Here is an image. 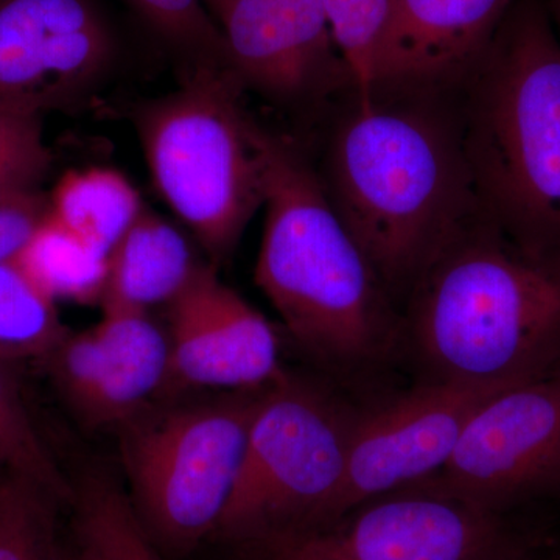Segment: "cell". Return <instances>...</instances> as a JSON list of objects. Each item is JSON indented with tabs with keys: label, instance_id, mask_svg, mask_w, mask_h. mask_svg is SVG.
<instances>
[{
	"label": "cell",
	"instance_id": "1",
	"mask_svg": "<svg viewBox=\"0 0 560 560\" xmlns=\"http://www.w3.org/2000/svg\"><path fill=\"white\" fill-rule=\"evenodd\" d=\"M396 92L357 97L331 138L324 186L394 304L481 212L458 114L425 92Z\"/></svg>",
	"mask_w": 560,
	"mask_h": 560
},
{
	"label": "cell",
	"instance_id": "2",
	"mask_svg": "<svg viewBox=\"0 0 560 560\" xmlns=\"http://www.w3.org/2000/svg\"><path fill=\"white\" fill-rule=\"evenodd\" d=\"M405 304L404 345L425 382L508 389L560 371V250L528 248L481 212Z\"/></svg>",
	"mask_w": 560,
	"mask_h": 560
},
{
	"label": "cell",
	"instance_id": "3",
	"mask_svg": "<svg viewBox=\"0 0 560 560\" xmlns=\"http://www.w3.org/2000/svg\"><path fill=\"white\" fill-rule=\"evenodd\" d=\"M264 238L257 287L298 346L323 366L355 374L404 346V319L323 183L282 140L261 132Z\"/></svg>",
	"mask_w": 560,
	"mask_h": 560
},
{
	"label": "cell",
	"instance_id": "4",
	"mask_svg": "<svg viewBox=\"0 0 560 560\" xmlns=\"http://www.w3.org/2000/svg\"><path fill=\"white\" fill-rule=\"evenodd\" d=\"M460 86L482 215L528 248L560 250V40L550 11L514 3Z\"/></svg>",
	"mask_w": 560,
	"mask_h": 560
},
{
	"label": "cell",
	"instance_id": "5",
	"mask_svg": "<svg viewBox=\"0 0 560 560\" xmlns=\"http://www.w3.org/2000/svg\"><path fill=\"white\" fill-rule=\"evenodd\" d=\"M221 69L150 103L138 131L151 176L202 248L223 259L264 205L261 130Z\"/></svg>",
	"mask_w": 560,
	"mask_h": 560
},
{
	"label": "cell",
	"instance_id": "6",
	"mask_svg": "<svg viewBox=\"0 0 560 560\" xmlns=\"http://www.w3.org/2000/svg\"><path fill=\"white\" fill-rule=\"evenodd\" d=\"M357 412L289 374L261 390L215 537L237 545L326 521L345 482Z\"/></svg>",
	"mask_w": 560,
	"mask_h": 560
},
{
	"label": "cell",
	"instance_id": "7",
	"mask_svg": "<svg viewBox=\"0 0 560 560\" xmlns=\"http://www.w3.org/2000/svg\"><path fill=\"white\" fill-rule=\"evenodd\" d=\"M264 389L184 405L121 427L130 500L158 548L194 550L215 536Z\"/></svg>",
	"mask_w": 560,
	"mask_h": 560
},
{
	"label": "cell",
	"instance_id": "8",
	"mask_svg": "<svg viewBox=\"0 0 560 560\" xmlns=\"http://www.w3.org/2000/svg\"><path fill=\"white\" fill-rule=\"evenodd\" d=\"M245 560H521L501 512L429 482L366 501L315 528L237 544Z\"/></svg>",
	"mask_w": 560,
	"mask_h": 560
},
{
	"label": "cell",
	"instance_id": "9",
	"mask_svg": "<svg viewBox=\"0 0 560 560\" xmlns=\"http://www.w3.org/2000/svg\"><path fill=\"white\" fill-rule=\"evenodd\" d=\"M422 482L499 512L560 488V371L482 401L451 458Z\"/></svg>",
	"mask_w": 560,
	"mask_h": 560
},
{
	"label": "cell",
	"instance_id": "10",
	"mask_svg": "<svg viewBox=\"0 0 560 560\" xmlns=\"http://www.w3.org/2000/svg\"><path fill=\"white\" fill-rule=\"evenodd\" d=\"M500 390L423 382L397 399L357 412L345 482L320 525L436 475L474 411Z\"/></svg>",
	"mask_w": 560,
	"mask_h": 560
},
{
	"label": "cell",
	"instance_id": "11",
	"mask_svg": "<svg viewBox=\"0 0 560 560\" xmlns=\"http://www.w3.org/2000/svg\"><path fill=\"white\" fill-rule=\"evenodd\" d=\"M90 0H0V110L40 117L70 105L108 66Z\"/></svg>",
	"mask_w": 560,
	"mask_h": 560
},
{
	"label": "cell",
	"instance_id": "12",
	"mask_svg": "<svg viewBox=\"0 0 560 560\" xmlns=\"http://www.w3.org/2000/svg\"><path fill=\"white\" fill-rule=\"evenodd\" d=\"M168 389L257 390L285 375L270 320L210 267L168 304Z\"/></svg>",
	"mask_w": 560,
	"mask_h": 560
},
{
	"label": "cell",
	"instance_id": "13",
	"mask_svg": "<svg viewBox=\"0 0 560 560\" xmlns=\"http://www.w3.org/2000/svg\"><path fill=\"white\" fill-rule=\"evenodd\" d=\"M512 5L514 0H394L372 92H436L463 83Z\"/></svg>",
	"mask_w": 560,
	"mask_h": 560
},
{
	"label": "cell",
	"instance_id": "14",
	"mask_svg": "<svg viewBox=\"0 0 560 560\" xmlns=\"http://www.w3.org/2000/svg\"><path fill=\"white\" fill-rule=\"evenodd\" d=\"M101 320L92 327L103 378V427L127 425L165 388L168 340L149 311L103 293Z\"/></svg>",
	"mask_w": 560,
	"mask_h": 560
},
{
	"label": "cell",
	"instance_id": "15",
	"mask_svg": "<svg viewBox=\"0 0 560 560\" xmlns=\"http://www.w3.org/2000/svg\"><path fill=\"white\" fill-rule=\"evenodd\" d=\"M235 73L275 98H300L326 81L270 0H232L220 16Z\"/></svg>",
	"mask_w": 560,
	"mask_h": 560
},
{
	"label": "cell",
	"instance_id": "16",
	"mask_svg": "<svg viewBox=\"0 0 560 560\" xmlns=\"http://www.w3.org/2000/svg\"><path fill=\"white\" fill-rule=\"evenodd\" d=\"M197 267L180 232L142 208L108 254L105 293L149 311L171 304Z\"/></svg>",
	"mask_w": 560,
	"mask_h": 560
},
{
	"label": "cell",
	"instance_id": "17",
	"mask_svg": "<svg viewBox=\"0 0 560 560\" xmlns=\"http://www.w3.org/2000/svg\"><path fill=\"white\" fill-rule=\"evenodd\" d=\"M14 261L55 302H101L108 282V256L50 212Z\"/></svg>",
	"mask_w": 560,
	"mask_h": 560
},
{
	"label": "cell",
	"instance_id": "18",
	"mask_svg": "<svg viewBox=\"0 0 560 560\" xmlns=\"http://www.w3.org/2000/svg\"><path fill=\"white\" fill-rule=\"evenodd\" d=\"M73 530L83 560H161L130 497L103 475L73 486Z\"/></svg>",
	"mask_w": 560,
	"mask_h": 560
},
{
	"label": "cell",
	"instance_id": "19",
	"mask_svg": "<svg viewBox=\"0 0 560 560\" xmlns=\"http://www.w3.org/2000/svg\"><path fill=\"white\" fill-rule=\"evenodd\" d=\"M140 210L142 205L130 180L106 168L69 172L50 200L51 217L106 256Z\"/></svg>",
	"mask_w": 560,
	"mask_h": 560
},
{
	"label": "cell",
	"instance_id": "20",
	"mask_svg": "<svg viewBox=\"0 0 560 560\" xmlns=\"http://www.w3.org/2000/svg\"><path fill=\"white\" fill-rule=\"evenodd\" d=\"M57 302L43 293L16 261L0 264V360L43 361L68 334Z\"/></svg>",
	"mask_w": 560,
	"mask_h": 560
},
{
	"label": "cell",
	"instance_id": "21",
	"mask_svg": "<svg viewBox=\"0 0 560 560\" xmlns=\"http://www.w3.org/2000/svg\"><path fill=\"white\" fill-rule=\"evenodd\" d=\"M18 364L0 360V466L40 486L65 503L72 486L51 455L28 410Z\"/></svg>",
	"mask_w": 560,
	"mask_h": 560
},
{
	"label": "cell",
	"instance_id": "22",
	"mask_svg": "<svg viewBox=\"0 0 560 560\" xmlns=\"http://www.w3.org/2000/svg\"><path fill=\"white\" fill-rule=\"evenodd\" d=\"M62 501L27 478L0 475V560H54Z\"/></svg>",
	"mask_w": 560,
	"mask_h": 560
},
{
	"label": "cell",
	"instance_id": "23",
	"mask_svg": "<svg viewBox=\"0 0 560 560\" xmlns=\"http://www.w3.org/2000/svg\"><path fill=\"white\" fill-rule=\"evenodd\" d=\"M394 0H324L331 33L348 66L357 97L374 88V60Z\"/></svg>",
	"mask_w": 560,
	"mask_h": 560
},
{
	"label": "cell",
	"instance_id": "24",
	"mask_svg": "<svg viewBox=\"0 0 560 560\" xmlns=\"http://www.w3.org/2000/svg\"><path fill=\"white\" fill-rule=\"evenodd\" d=\"M147 21L180 49L197 55L206 66L231 65L223 33L217 31L202 0H130Z\"/></svg>",
	"mask_w": 560,
	"mask_h": 560
},
{
	"label": "cell",
	"instance_id": "25",
	"mask_svg": "<svg viewBox=\"0 0 560 560\" xmlns=\"http://www.w3.org/2000/svg\"><path fill=\"white\" fill-rule=\"evenodd\" d=\"M50 167L40 117L0 110V201L38 190Z\"/></svg>",
	"mask_w": 560,
	"mask_h": 560
},
{
	"label": "cell",
	"instance_id": "26",
	"mask_svg": "<svg viewBox=\"0 0 560 560\" xmlns=\"http://www.w3.org/2000/svg\"><path fill=\"white\" fill-rule=\"evenodd\" d=\"M279 16L290 28L313 69L320 79L329 81H348L353 88L352 77L342 60L334 33H331L329 14L324 0H270Z\"/></svg>",
	"mask_w": 560,
	"mask_h": 560
},
{
	"label": "cell",
	"instance_id": "27",
	"mask_svg": "<svg viewBox=\"0 0 560 560\" xmlns=\"http://www.w3.org/2000/svg\"><path fill=\"white\" fill-rule=\"evenodd\" d=\"M49 212L50 201L39 190L21 191L0 201V264L16 259Z\"/></svg>",
	"mask_w": 560,
	"mask_h": 560
},
{
	"label": "cell",
	"instance_id": "28",
	"mask_svg": "<svg viewBox=\"0 0 560 560\" xmlns=\"http://www.w3.org/2000/svg\"><path fill=\"white\" fill-rule=\"evenodd\" d=\"M54 560H83V558H81L80 552L77 551L75 545H73V548H68L61 545V541H58Z\"/></svg>",
	"mask_w": 560,
	"mask_h": 560
},
{
	"label": "cell",
	"instance_id": "29",
	"mask_svg": "<svg viewBox=\"0 0 560 560\" xmlns=\"http://www.w3.org/2000/svg\"><path fill=\"white\" fill-rule=\"evenodd\" d=\"M548 11H550L552 25H555L560 40V0H550L548 2Z\"/></svg>",
	"mask_w": 560,
	"mask_h": 560
},
{
	"label": "cell",
	"instance_id": "30",
	"mask_svg": "<svg viewBox=\"0 0 560 560\" xmlns=\"http://www.w3.org/2000/svg\"><path fill=\"white\" fill-rule=\"evenodd\" d=\"M202 2H206L208 5L212 7V10L215 11L220 18L221 14H223V11L226 10V7L230 5L232 0H202Z\"/></svg>",
	"mask_w": 560,
	"mask_h": 560
},
{
	"label": "cell",
	"instance_id": "31",
	"mask_svg": "<svg viewBox=\"0 0 560 560\" xmlns=\"http://www.w3.org/2000/svg\"><path fill=\"white\" fill-rule=\"evenodd\" d=\"M521 560H523V558Z\"/></svg>",
	"mask_w": 560,
	"mask_h": 560
}]
</instances>
